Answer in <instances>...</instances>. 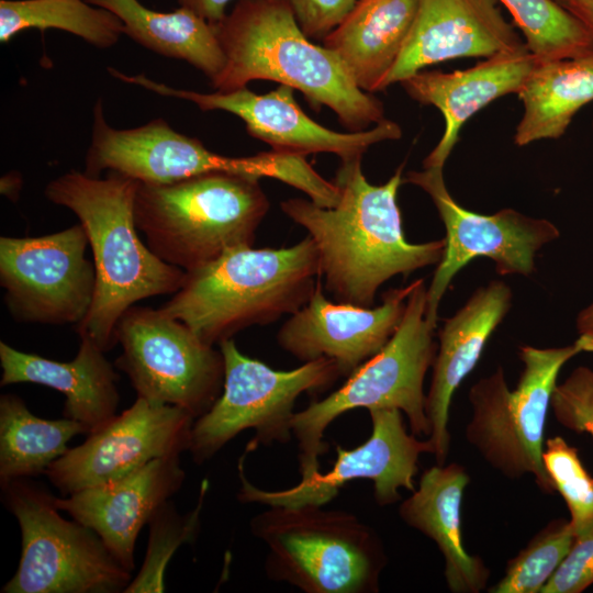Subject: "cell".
<instances>
[{
  "label": "cell",
  "instance_id": "1",
  "mask_svg": "<svg viewBox=\"0 0 593 593\" xmlns=\"http://www.w3.org/2000/svg\"><path fill=\"white\" fill-rule=\"evenodd\" d=\"M403 165L383 184H371L361 158L343 161L335 177L339 200L324 208L292 198L281 210L306 230L320 258L321 278L337 302L371 307L378 289L396 275L438 264L445 238L412 244L405 239L396 202Z\"/></svg>",
  "mask_w": 593,
  "mask_h": 593
},
{
  "label": "cell",
  "instance_id": "2",
  "mask_svg": "<svg viewBox=\"0 0 593 593\" xmlns=\"http://www.w3.org/2000/svg\"><path fill=\"white\" fill-rule=\"evenodd\" d=\"M138 181L110 171L105 178L71 170L49 181L45 195L72 211L93 255L96 293L86 317L75 326L103 351L115 344V327L136 302L174 294L187 272L155 255L137 233L134 202Z\"/></svg>",
  "mask_w": 593,
  "mask_h": 593
},
{
  "label": "cell",
  "instance_id": "3",
  "mask_svg": "<svg viewBox=\"0 0 593 593\" xmlns=\"http://www.w3.org/2000/svg\"><path fill=\"white\" fill-rule=\"evenodd\" d=\"M215 30L226 58L211 81L216 91L272 80L302 92L315 110L331 108L349 132L385 120L380 100L357 86L333 51L310 41L286 0H238Z\"/></svg>",
  "mask_w": 593,
  "mask_h": 593
},
{
  "label": "cell",
  "instance_id": "4",
  "mask_svg": "<svg viewBox=\"0 0 593 593\" xmlns=\"http://www.w3.org/2000/svg\"><path fill=\"white\" fill-rule=\"evenodd\" d=\"M320 279L318 253L309 235L290 247L237 246L187 272L182 287L159 309L214 346L249 326L292 315Z\"/></svg>",
  "mask_w": 593,
  "mask_h": 593
},
{
  "label": "cell",
  "instance_id": "5",
  "mask_svg": "<svg viewBox=\"0 0 593 593\" xmlns=\"http://www.w3.org/2000/svg\"><path fill=\"white\" fill-rule=\"evenodd\" d=\"M259 179L211 172L172 183L138 182L134 217L150 250L186 272L251 245L269 210Z\"/></svg>",
  "mask_w": 593,
  "mask_h": 593
},
{
  "label": "cell",
  "instance_id": "6",
  "mask_svg": "<svg viewBox=\"0 0 593 593\" xmlns=\"http://www.w3.org/2000/svg\"><path fill=\"white\" fill-rule=\"evenodd\" d=\"M426 293L424 279L415 280L400 325L385 346L339 389L294 414L292 434L302 479L320 472V457L328 449L324 441L327 426L351 410L399 409L406 415L411 433L429 436L424 379L433 366L436 345L435 328L426 321Z\"/></svg>",
  "mask_w": 593,
  "mask_h": 593
},
{
  "label": "cell",
  "instance_id": "7",
  "mask_svg": "<svg viewBox=\"0 0 593 593\" xmlns=\"http://www.w3.org/2000/svg\"><path fill=\"white\" fill-rule=\"evenodd\" d=\"M267 547L265 571L305 593H373L384 566L371 527L320 505L269 506L249 523Z\"/></svg>",
  "mask_w": 593,
  "mask_h": 593
},
{
  "label": "cell",
  "instance_id": "8",
  "mask_svg": "<svg viewBox=\"0 0 593 593\" xmlns=\"http://www.w3.org/2000/svg\"><path fill=\"white\" fill-rule=\"evenodd\" d=\"M85 163V172L93 177L109 170L154 184L226 172L273 178L310 198L320 195L325 188V178L304 156L273 149L246 157L219 155L198 138L178 133L164 119L133 128H114L105 121L102 100L93 108L91 142Z\"/></svg>",
  "mask_w": 593,
  "mask_h": 593
},
{
  "label": "cell",
  "instance_id": "9",
  "mask_svg": "<svg viewBox=\"0 0 593 593\" xmlns=\"http://www.w3.org/2000/svg\"><path fill=\"white\" fill-rule=\"evenodd\" d=\"M579 353L574 344L523 346L524 368L514 390L499 367L469 391L472 416L466 426L467 440L505 477L532 474L544 493L556 492L542 461L547 414L559 371Z\"/></svg>",
  "mask_w": 593,
  "mask_h": 593
},
{
  "label": "cell",
  "instance_id": "10",
  "mask_svg": "<svg viewBox=\"0 0 593 593\" xmlns=\"http://www.w3.org/2000/svg\"><path fill=\"white\" fill-rule=\"evenodd\" d=\"M219 348L225 368L223 390L192 425L188 451L197 465L210 460L246 429L255 430L246 454L260 445L288 443L298 398L323 391L342 377L336 361L326 357L286 371L244 355L233 338L221 342Z\"/></svg>",
  "mask_w": 593,
  "mask_h": 593
},
{
  "label": "cell",
  "instance_id": "11",
  "mask_svg": "<svg viewBox=\"0 0 593 593\" xmlns=\"http://www.w3.org/2000/svg\"><path fill=\"white\" fill-rule=\"evenodd\" d=\"M21 530V558L2 593H118L131 572L91 528L59 514L55 496L27 479L1 486Z\"/></svg>",
  "mask_w": 593,
  "mask_h": 593
},
{
  "label": "cell",
  "instance_id": "12",
  "mask_svg": "<svg viewBox=\"0 0 593 593\" xmlns=\"http://www.w3.org/2000/svg\"><path fill=\"white\" fill-rule=\"evenodd\" d=\"M115 339L122 346L115 366L137 396L181 407L197 418L221 395L225 368L220 348L159 307L127 309Z\"/></svg>",
  "mask_w": 593,
  "mask_h": 593
},
{
  "label": "cell",
  "instance_id": "13",
  "mask_svg": "<svg viewBox=\"0 0 593 593\" xmlns=\"http://www.w3.org/2000/svg\"><path fill=\"white\" fill-rule=\"evenodd\" d=\"M81 224L31 237H0V284L16 322L78 325L96 293V269Z\"/></svg>",
  "mask_w": 593,
  "mask_h": 593
},
{
  "label": "cell",
  "instance_id": "14",
  "mask_svg": "<svg viewBox=\"0 0 593 593\" xmlns=\"http://www.w3.org/2000/svg\"><path fill=\"white\" fill-rule=\"evenodd\" d=\"M404 182L419 187L430 197L446 230L444 255L426 293V321L434 328L439 303L452 278L472 259H492L501 276H529L535 271L536 253L560 235L548 220L514 209L485 215L462 208L446 188L443 167L410 171Z\"/></svg>",
  "mask_w": 593,
  "mask_h": 593
},
{
  "label": "cell",
  "instance_id": "15",
  "mask_svg": "<svg viewBox=\"0 0 593 593\" xmlns=\"http://www.w3.org/2000/svg\"><path fill=\"white\" fill-rule=\"evenodd\" d=\"M369 414L372 430L365 443L353 449L337 445L336 460L329 471L301 479L286 490L266 491L250 483L244 471V452L238 461V501L267 506H323L338 494L340 488L357 479L372 481L374 500L382 506L398 502L400 489L413 492L419 456L433 454L430 441L419 440L406 430L399 409H373Z\"/></svg>",
  "mask_w": 593,
  "mask_h": 593
},
{
  "label": "cell",
  "instance_id": "16",
  "mask_svg": "<svg viewBox=\"0 0 593 593\" xmlns=\"http://www.w3.org/2000/svg\"><path fill=\"white\" fill-rule=\"evenodd\" d=\"M108 71L121 81L141 86L157 94L190 101L202 111L221 110L235 114L244 121L249 135L268 143L278 152L300 156L332 153L343 163L361 158L377 143L402 136L400 125L387 119L360 132L332 131L307 116L294 99V89L286 85H279L265 94H257L247 87L203 93L177 89L142 74L126 75L114 68H108Z\"/></svg>",
  "mask_w": 593,
  "mask_h": 593
},
{
  "label": "cell",
  "instance_id": "17",
  "mask_svg": "<svg viewBox=\"0 0 593 593\" xmlns=\"http://www.w3.org/2000/svg\"><path fill=\"white\" fill-rule=\"evenodd\" d=\"M194 419L181 407L137 396L45 474L64 495L121 479L155 459L188 450Z\"/></svg>",
  "mask_w": 593,
  "mask_h": 593
},
{
  "label": "cell",
  "instance_id": "18",
  "mask_svg": "<svg viewBox=\"0 0 593 593\" xmlns=\"http://www.w3.org/2000/svg\"><path fill=\"white\" fill-rule=\"evenodd\" d=\"M413 288L414 282L391 289L380 305L365 307L328 301L320 279L310 300L280 327L277 342L303 362L333 359L348 377L393 336Z\"/></svg>",
  "mask_w": 593,
  "mask_h": 593
},
{
  "label": "cell",
  "instance_id": "19",
  "mask_svg": "<svg viewBox=\"0 0 593 593\" xmlns=\"http://www.w3.org/2000/svg\"><path fill=\"white\" fill-rule=\"evenodd\" d=\"M524 47L497 0H418L412 29L383 90L436 63L488 58Z\"/></svg>",
  "mask_w": 593,
  "mask_h": 593
},
{
  "label": "cell",
  "instance_id": "20",
  "mask_svg": "<svg viewBox=\"0 0 593 593\" xmlns=\"http://www.w3.org/2000/svg\"><path fill=\"white\" fill-rule=\"evenodd\" d=\"M186 478L180 455L163 457L111 482L55 497L59 511L94 530L130 572L138 534Z\"/></svg>",
  "mask_w": 593,
  "mask_h": 593
},
{
  "label": "cell",
  "instance_id": "21",
  "mask_svg": "<svg viewBox=\"0 0 593 593\" xmlns=\"http://www.w3.org/2000/svg\"><path fill=\"white\" fill-rule=\"evenodd\" d=\"M511 304V288L500 280L490 281L477 289L439 331L438 353L426 395V415L430 426L428 440L437 465L445 463L449 451L451 398L475 367L488 339L507 314Z\"/></svg>",
  "mask_w": 593,
  "mask_h": 593
},
{
  "label": "cell",
  "instance_id": "22",
  "mask_svg": "<svg viewBox=\"0 0 593 593\" xmlns=\"http://www.w3.org/2000/svg\"><path fill=\"white\" fill-rule=\"evenodd\" d=\"M536 63L524 47L484 58L467 69L421 70L402 80L401 86L413 100L437 108L445 121L443 136L423 167L444 168L463 124L494 100L517 93Z\"/></svg>",
  "mask_w": 593,
  "mask_h": 593
},
{
  "label": "cell",
  "instance_id": "23",
  "mask_svg": "<svg viewBox=\"0 0 593 593\" xmlns=\"http://www.w3.org/2000/svg\"><path fill=\"white\" fill-rule=\"evenodd\" d=\"M79 337L78 353L67 362L24 353L1 340L0 384L31 382L59 391L65 396L64 417L82 423L91 434L116 415L119 376L93 340Z\"/></svg>",
  "mask_w": 593,
  "mask_h": 593
},
{
  "label": "cell",
  "instance_id": "24",
  "mask_svg": "<svg viewBox=\"0 0 593 593\" xmlns=\"http://www.w3.org/2000/svg\"><path fill=\"white\" fill-rule=\"evenodd\" d=\"M469 483L458 463L436 465L425 470L418 489L400 505L401 518L433 539L445 560V579L454 593H478L490 571L483 561L467 552L462 541L460 508Z\"/></svg>",
  "mask_w": 593,
  "mask_h": 593
},
{
  "label": "cell",
  "instance_id": "25",
  "mask_svg": "<svg viewBox=\"0 0 593 593\" xmlns=\"http://www.w3.org/2000/svg\"><path fill=\"white\" fill-rule=\"evenodd\" d=\"M418 0H358L345 20L324 40L345 64L357 86L383 90L412 29Z\"/></svg>",
  "mask_w": 593,
  "mask_h": 593
},
{
  "label": "cell",
  "instance_id": "26",
  "mask_svg": "<svg viewBox=\"0 0 593 593\" xmlns=\"http://www.w3.org/2000/svg\"><path fill=\"white\" fill-rule=\"evenodd\" d=\"M516 94L523 104L514 134L517 146L561 137L580 109L593 101V51L537 61Z\"/></svg>",
  "mask_w": 593,
  "mask_h": 593
},
{
  "label": "cell",
  "instance_id": "27",
  "mask_svg": "<svg viewBox=\"0 0 593 593\" xmlns=\"http://www.w3.org/2000/svg\"><path fill=\"white\" fill-rule=\"evenodd\" d=\"M87 1L113 12L122 21L124 34L136 43L163 56L186 60L211 81L225 67L215 24L184 7L160 12L138 0Z\"/></svg>",
  "mask_w": 593,
  "mask_h": 593
},
{
  "label": "cell",
  "instance_id": "28",
  "mask_svg": "<svg viewBox=\"0 0 593 593\" xmlns=\"http://www.w3.org/2000/svg\"><path fill=\"white\" fill-rule=\"evenodd\" d=\"M89 434L80 422L35 416L15 394L0 396V485L45 474L76 435Z\"/></svg>",
  "mask_w": 593,
  "mask_h": 593
},
{
  "label": "cell",
  "instance_id": "29",
  "mask_svg": "<svg viewBox=\"0 0 593 593\" xmlns=\"http://www.w3.org/2000/svg\"><path fill=\"white\" fill-rule=\"evenodd\" d=\"M29 29H57L108 48L124 34L122 21L87 0H0V42Z\"/></svg>",
  "mask_w": 593,
  "mask_h": 593
},
{
  "label": "cell",
  "instance_id": "30",
  "mask_svg": "<svg viewBox=\"0 0 593 593\" xmlns=\"http://www.w3.org/2000/svg\"><path fill=\"white\" fill-rule=\"evenodd\" d=\"M508 10L537 61L572 58L593 51V35L552 0H497Z\"/></svg>",
  "mask_w": 593,
  "mask_h": 593
},
{
  "label": "cell",
  "instance_id": "31",
  "mask_svg": "<svg viewBox=\"0 0 593 593\" xmlns=\"http://www.w3.org/2000/svg\"><path fill=\"white\" fill-rule=\"evenodd\" d=\"M209 481L200 486L195 507L180 515L167 501L152 516L146 557L138 574L124 593H159L165 591V570L175 551L183 544H193L198 538L201 512L209 492Z\"/></svg>",
  "mask_w": 593,
  "mask_h": 593
},
{
  "label": "cell",
  "instance_id": "32",
  "mask_svg": "<svg viewBox=\"0 0 593 593\" xmlns=\"http://www.w3.org/2000/svg\"><path fill=\"white\" fill-rule=\"evenodd\" d=\"M575 540L569 519L557 518L544 527L516 557L491 593H540Z\"/></svg>",
  "mask_w": 593,
  "mask_h": 593
},
{
  "label": "cell",
  "instance_id": "33",
  "mask_svg": "<svg viewBox=\"0 0 593 593\" xmlns=\"http://www.w3.org/2000/svg\"><path fill=\"white\" fill-rule=\"evenodd\" d=\"M542 461L556 492L568 506L575 538L582 536L593 528V478L578 449L560 436L547 439Z\"/></svg>",
  "mask_w": 593,
  "mask_h": 593
},
{
  "label": "cell",
  "instance_id": "34",
  "mask_svg": "<svg viewBox=\"0 0 593 593\" xmlns=\"http://www.w3.org/2000/svg\"><path fill=\"white\" fill-rule=\"evenodd\" d=\"M550 407L560 425L593 436V369L580 366L557 384Z\"/></svg>",
  "mask_w": 593,
  "mask_h": 593
},
{
  "label": "cell",
  "instance_id": "35",
  "mask_svg": "<svg viewBox=\"0 0 593 593\" xmlns=\"http://www.w3.org/2000/svg\"><path fill=\"white\" fill-rule=\"evenodd\" d=\"M593 584V528L577 537L540 593H581Z\"/></svg>",
  "mask_w": 593,
  "mask_h": 593
},
{
  "label": "cell",
  "instance_id": "36",
  "mask_svg": "<svg viewBox=\"0 0 593 593\" xmlns=\"http://www.w3.org/2000/svg\"><path fill=\"white\" fill-rule=\"evenodd\" d=\"M309 38L324 40L350 13L358 0H286Z\"/></svg>",
  "mask_w": 593,
  "mask_h": 593
},
{
  "label": "cell",
  "instance_id": "37",
  "mask_svg": "<svg viewBox=\"0 0 593 593\" xmlns=\"http://www.w3.org/2000/svg\"><path fill=\"white\" fill-rule=\"evenodd\" d=\"M231 0H178L180 7H184L212 24L221 22L226 13V7Z\"/></svg>",
  "mask_w": 593,
  "mask_h": 593
},
{
  "label": "cell",
  "instance_id": "38",
  "mask_svg": "<svg viewBox=\"0 0 593 593\" xmlns=\"http://www.w3.org/2000/svg\"><path fill=\"white\" fill-rule=\"evenodd\" d=\"M593 35V0H552Z\"/></svg>",
  "mask_w": 593,
  "mask_h": 593
},
{
  "label": "cell",
  "instance_id": "39",
  "mask_svg": "<svg viewBox=\"0 0 593 593\" xmlns=\"http://www.w3.org/2000/svg\"><path fill=\"white\" fill-rule=\"evenodd\" d=\"M22 184V176L16 171H10L0 180V192L11 201H16L19 199Z\"/></svg>",
  "mask_w": 593,
  "mask_h": 593
},
{
  "label": "cell",
  "instance_id": "40",
  "mask_svg": "<svg viewBox=\"0 0 593 593\" xmlns=\"http://www.w3.org/2000/svg\"><path fill=\"white\" fill-rule=\"evenodd\" d=\"M579 351L593 353V326L579 333V338L574 342Z\"/></svg>",
  "mask_w": 593,
  "mask_h": 593
},
{
  "label": "cell",
  "instance_id": "41",
  "mask_svg": "<svg viewBox=\"0 0 593 593\" xmlns=\"http://www.w3.org/2000/svg\"><path fill=\"white\" fill-rule=\"evenodd\" d=\"M593 326V302L583 309L577 318V327L579 333Z\"/></svg>",
  "mask_w": 593,
  "mask_h": 593
},
{
  "label": "cell",
  "instance_id": "42",
  "mask_svg": "<svg viewBox=\"0 0 593 593\" xmlns=\"http://www.w3.org/2000/svg\"><path fill=\"white\" fill-rule=\"evenodd\" d=\"M592 130H593V122H592Z\"/></svg>",
  "mask_w": 593,
  "mask_h": 593
}]
</instances>
